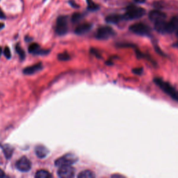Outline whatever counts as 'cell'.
Here are the masks:
<instances>
[{"label": "cell", "mask_w": 178, "mask_h": 178, "mask_svg": "<svg viewBox=\"0 0 178 178\" xmlns=\"http://www.w3.org/2000/svg\"><path fill=\"white\" fill-rule=\"evenodd\" d=\"M145 14V10L141 7L134 5H130L126 8V13L123 16L124 20H132L139 19Z\"/></svg>", "instance_id": "1"}, {"label": "cell", "mask_w": 178, "mask_h": 178, "mask_svg": "<svg viewBox=\"0 0 178 178\" xmlns=\"http://www.w3.org/2000/svg\"><path fill=\"white\" fill-rule=\"evenodd\" d=\"M154 81L161 89L162 91L164 92L166 94L169 95L174 101H178V94L175 88L170 84L169 83L163 81L162 79H159V78H155L154 79Z\"/></svg>", "instance_id": "2"}, {"label": "cell", "mask_w": 178, "mask_h": 178, "mask_svg": "<svg viewBox=\"0 0 178 178\" xmlns=\"http://www.w3.org/2000/svg\"><path fill=\"white\" fill-rule=\"evenodd\" d=\"M78 161V158L75 155L72 153H68L63 155V157L55 160L54 164L57 167L65 166H72Z\"/></svg>", "instance_id": "3"}, {"label": "cell", "mask_w": 178, "mask_h": 178, "mask_svg": "<svg viewBox=\"0 0 178 178\" xmlns=\"http://www.w3.org/2000/svg\"><path fill=\"white\" fill-rule=\"evenodd\" d=\"M68 31V17L65 15L60 16L57 18V25H56L55 31L57 35L63 36L66 34Z\"/></svg>", "instance_id": "4"}, {"label": "cell", "mask_w": 178, "mask_h": 178, "mask_svg": "<svg viewBox=\"0 0 178 178\" xmlns=\"http://www.w3.org/2000/svg\"><path fill=\"white\" fill-rule=\"evenodd\" d=\"M129 30L137 35L147 36L151 33V29L148 26L143 23H136L129 27Z\"/></svg>", "instance_id": "5"}, {"label": "cell", "mask_w": 178, "mask_h": 178, "mask_svg": "<svg viewBox=\"0 0 178 178\" xmlns=\"http://www.w3.org/2000/svg\"><path fill=\"white\" fill-rule=\"evenodd\" d=\"M115 35L116 32L111 27L104 26V27H100L97 29L95 37L99 40H107L110 38L114 36Z\"/></svg>", "instance_id": "6"}, {"label": "cell", "mask_w": 178, "mask_h": 178, "mask_svg": "<svg viewBox=\"0 0 178 178\" xmlns=\"http://www.w3.org/2000/svg\"><path fill=\"white\" fill-rule=\"evenodd\" d=\"M15 167L18 171L26 173L31 169V162L27 157H22L15 163Z\"/></svg>", "instance_id": "7"}, {"label": "cell", "mask_w": 178, "mask_h": 178, "mask_svg": "<svg viewBox=\"0 0 178 178\" xmlns=\"http://www.w3.org/2000/svg\"><path fill=\"white\" fill-rule=\"evenodd\" d=\"M58 176L61 178H72L75 177V170L71 166L59 167L57 171Z\"/></svg>", "instance_id": "8"}, {"label": "cell", "mask_w": 178, "mask_h": 178, "mask_svg": "<svg viewBox=\"0 0 178 178\" xmlns=\"http://www.w3.org/2000/svg\"><path fill=\"white\" fill-rule=\"evenodd\" d=\"M148 17L151 21L156 23V22L158 21L165 20V19L166 18V15L160 11L154 10V11L150 12L148 14Z\"/></svg>", "instance_id": "9"}, {"label": "cell", "mask_w": 178, "mask_h": 178, "mask_svg": "<svg viewBox=\"0 0 178 178\" xmlns=\"http://www.w3.org/2000/svg\"><path fill=\"white\" fill-rule=\"evenodd\" d=\"M43 64L41 63H39L35 64V65H31V66L25 68V69H23V73L26 75H33V74L38 73V72L41 71L43 69Z\"/></svg>", "instance_id": "10"}, {"label": "cell", "mask_w": 178, "mask_h": 178, "mask_svg": "<svg viewBox=\"0 0 178 178\" xmlns=\"http://www.w3.org/2000/svg\"><path fill=\"white\" fill-rule=\"evenodd\" d=\"M92 24L90 23H84L78 26L75 30V33L77 35H83L89 32L91 29Z\"/></svg>", "instance_id": "11"}, {"label": "cell", "mask_w": 178, "mask_h": 178, "mask_svg": "<svg viewBox=\"0 0 178 178\" xmlns=\"http://www.w3.org/2000/svg\"><path fill=\"white\" fill-rule=\"evenodd\" d=\"M178 25V20L177 16H175L169 23H167V33H172L175 32L177 33Z\"/></svg>", "instance_id": "12"}, {"label": "cell", "mask_w": 178, "mask_h": 178, "mask_svg": "<svg viewBox=\"0 0 178 178\" xmlns=\"http://www.w3.org/2000/svg\"><path fill=\"white\" fill-rule=\"evenodd\" d=\"M35 153L40 159H43L49 155V150L43 145H39L35 147Z\"/></svg>", "instance_id": "13"}, {"label": "cell", "mask_w": 178, "mask_h": 178, "mask_svg": "<svg viewBox=\"0 0 178 178\" xmlns=\"http://www.w3.org/2000/svg\"><path fill=\"white\" fill-rule=\"evenodd\" d=\"M155 29L160 33H167V23L165 20L156 22L155 23Z\"/></svg>", "instance_id": "14"}, {"label": "cell", "mask_w": 178, "mask_h": 178, "mask_svg": "<svg viewBox=\"0 0 178 178\" xmlns=\"http://www.w3.org/2000/svg\"><path fill=\"white\" fill-rule=\"evenodd\" d=\"M0 147L2 149V151L6 159H11L12 155H13L14 148L13 146H11L9 144H4V145H0Z\"/></svg>", "instance_id": "15"}, {"label": "cell", "mask_w": 178, "mask_h": 178, "mask_svg": "<svg viewBox=\"0 0 178 178\" xmlns=\"http://www.w3.org/2000/svg\"><path fill=\"white\" fill-rule=\"evenodd\" d=\"M123 19V16L119 14H112V15H108L106 17L105 20L107 23L109 24H118L121 22Z\"/></svg>", "instance_id": "16"}, {"label": "cell", "mask_w": 178, "mask_h": 178, "mask_svg": "<svg viewBox=\"0 0 178 178\" xmlns=\"http://www.w3.org/2000/svg\"><path fill=\"white\" fill-rule=\"evenodd\" d=\"M52 177L49 172L45 170H40L38 171L35 175V177L36 178H50Z\"/></svg>", "instance_id": "17"}, {"label": "cell", "mask_w": 178, "mask_h": 178, "mask_svg": "<svg viewBox=\"0 0 178 178\" xmlns=\"http://www.w3.org/2000/svg\"><path fill=\"white\" fill-rule=\"evenodd\" d=\"M95 177V174L91 171H89V170H86V171L81 172V173L77 175V177L79 178H93Z\"/></svg>", "instance_id": "18"}, {"label": "cell", "mask_w": 178, "mask_h": 178, "mask_svg": "<svg viewBox=\"0 0 178 178\" xmlns=\"http://www.w3.org/2000/svg\"><path fill=\"white\" fill-rule=\"evenodd\" d=\"M15 51L17 52V54L19 55L20 59L21 61H23L25 60V57H26V54L25 52L24 51V49L21 47V46L20 45L19 43H17V45H15Z\"/></svg>", "instance_id": "19"}, {"label": "cell", "mask_w": 178, "mask_h": 178, "mask_svg": "<svg viewBox=\"0 0 178 178\" xmlns=\"http://www.w3.org/2000/svg\"><path fill=\"white\" fill-rule=\"evenodd\" d=\"M40 49H41V47H40V45L38 43H32L29 46V47H28L29 52L33 54L34 55H37Z\"/></svg>", "instance_id": "20"}, {"label": "cell", "mask_w": 178, "mask_h": 178, "mask_svg": "<svg viewBox=\"0 0 178 178\" xmlns=\"http://www.w3.org/2000/svg\"><path fill=\"white\" fill-rule=\"evenodd\" d=\"M87 1V9L90 11H97L100 9V7L97 4H96L95 2H93V0H86Z\"/></svg>", "instance_id": "21"}, {"label": "cell", "mask_w": 178, "mask_h": 178, "mask_svg": "<svg viewBox=\"0 0 178 178\" xmlns=\"http://www.w3.org/2000/svg\"><path fill=\"white\" fill-rule=\"evenodd\" d=\"M83 17L84 15L82 14L79 13H75L73 15H72V17H71L72 23H79V22L81 21V20L83 18Z\"/></svg>", "instance_id": "22"}, {"label": "cell", "mask_w": 178, "mask_h": 178, "mask_svg": "<svg viewBox=\"0 0 178 178\" xmlns=\"http://www.w3.org/2000/svg\"><path fill=\"white\" fill-rule=\"evenodd\" d=\"M58 59L61 61H68V60L70 59V57L69 54L67 52H64L63 53L59 54L58 55Z\"/></svg>", "instance_id": "23"}, {"label": "cell", "mask_w": 178, "mask_h": 178, "mask_svg": "<svg viewBox=\"0 0 178 178\" xmlns=\"http://www.w3.org/2000/svg\"><path fill=\"white\" fill-rule=\"evenodd\" d=\"M3 53H4V57L7 58V59H10L11 58V49H10V48L9 47H7V46H6L4 49Z\"/></svg>", "instance_id": "24"}, {"label": "cell", "mask_w": 178, "mask_h": 178, "mask_svg": "<svg viewBox=\"0 0 178 178\" xmlns=\"http://www.w3.org/2000/svg\"><path fill=\"white\" fill-rule=\"evenodd\" d=\"M143 70L142 68H134L132 70V72L134 74H137V75H141L142 73H143Z\"/></svg>", "instance_id": "25"}, {"label": "cell", "mask_w": 178, "mask_h": 178, "mask_svg": "<svg viewBox=\"0 0 178 178\" xmlns=\"http://www.w3.org/2000/svg\"><path fill=\"white\" fill-rule=\"evenodd\" d=\"M68 3H69V4L73 8H79V6L77 5L74 0H70V1H68Z\"/></svg>", "instance_id": "26"}, {"label": "cell", "mask_w": 178, "mask_h": 178, "mask_svg": "<svg viewBox=\"0 0 178 178\" xmlns=\"http://www.w3.org/2000/svg\"><path fill=\"white\" fill-rule=\"evenodd\" d=\"M0 19L1 20H6L7 19V16L4 14V13L2 11L1 8H0Z\"/></svg>", "instance_id": "27"}, {"label": "cell", "mask_w": 178, "mask_h": 178, "mask_svg": "<svg viewBox=\"0 0 178 178\" xmlns=\"http://www.w3.org/2000/svg\"><path fill=\"white\" fill-rule=\"evenodd\" d=\"M91 52L93 53V54L95 56V57H98V58H100L101 57L100 54L97 52V51L96 50V49H91Z\"/></svg>", "instance_id": "28"}, {"label": "cell", "mask_w": 178, "mask_h": 178, "mask_svg": "<svg viewBox=\"0 0 178 178\" xmlns=\"http://www.w3.org/2000/svg\"><path fill=\"white\" fill-rule=\"evenodd\" d=\"M7 177V175H5V173L2 171V170L0 169V177Z\"/></svg>", "instance_id": "29"}, {"label": "cell", "mask_w": 178, "mask_h": 178, "mask_svg": "<svg viewBox=\"0 0 178 178\" xmlns=\"http://www.w3.org/2000/svg\"><path fill=\"white\" fill-rule=\"evenodd\" d=\"M135 2L137 3H139V4H143L145 1V0H134Z\"/></svg>", "instance_id": "30"}, {"label": "cell", "mask_w": 178, "mask_h": 178, "mask_svg": "<svg viewBox=\"0 0 178 178\" xmlns=\"http://www.w3.org/2000/svg\"><path fill=\"white\" fill-rule=\"evenodd\" d=\"M4 27H5V25H4V24L0 23V30L3 29Z\"/></svg>", "instance_id": "31"}, {"label": "cell", "mask_w": 178, "mask_h": 178, "mask_svg": "<svg viewBox=\"0 0 178 178\" xmlns=\"http://www.w3.org/2000/svg\"><path fill=\"white\" fill-rule=\"evenodd\" d=\"M111 177H123V176H122V175H112Z\"/></svg>", "instance_id": "32"}, {"label": "cell", "mask_w": 178, "mask_h": 178, "mask_svg": "<svg viewBox=\"0 0 178 178\" xmlns=\"http://www.w3.org/2000/svg\"><path fill=\"white\" fill-rule=\"evenodd\" d=\"M3 53V50H2V48H1V47H0V57H1V54Z\"/></svg>", "instance_id": "33"}]
</instances>
